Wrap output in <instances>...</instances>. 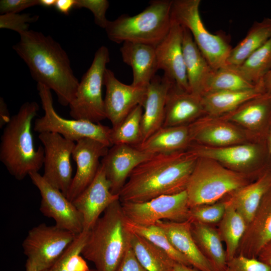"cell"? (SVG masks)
<instances>
[{
  "label": "cell",
  "instance_id": "obj_10",
  "mask_svg": "<svg viewBox=\"0 0 271 271\" xmlns=\"http://www.w3.org/2000/svg\"><path fill=\"white\" fill-rule=\"evenodd\" d=\"M126 218L144 226L159 221L183 222L189 220L190 207L186 191L162 195L142 202H121Z\"/></svg>",
  "mask_w": 271,
  "mask_h": 271
},
{
  "label": "cell",
  "instance_id": "obj_43",
  "mask_svg": "<svg viewBox=\"0 0 271 271\" xmlns=\"http://www.w3.org/2000/svg\"><path fill=\"white\" fill-rule=\"evenodd\" d=\"M225 271H271V268L257 258L238 254L227 261Z\"/></svg>",
  "mask_w": 271,
  "mask_h": 271
},
{
  "label": "cell",
  "instance_id": "obj_28",
  "mask_svg": "<svg viewBox=\"0 0 271 271\" xmlns=\"http://www.w3.org/2000/svg\"><path fill=\"white\" fill-rule=\"evenodd\" d=\"M190 140L189 127L162 126L134 147L151 155L171 153L185 148Z\"/></svg>",
  "mask_w": 271,
  "mask_h": 271
},
{
  "label": "cell",
  "instance_id": "obj_34",
  "mask_svg": "<svg viewBox=\"0 0 271 271\" xmlns=\"http://www.w3.org/2000/svg\"><path fill=\"white\" fill-rule=\"evenodd\" d=\"M191 140L211 145L225 147L242 140L241 134L234 128L218 124L203 126L196 123L189 127Z\"/></svg>",
  "mask_w": 271,
  "mask_h": 271
},
{
  "label": "cell",
  "instance_id": "obj_27",
  "mask_svg": "<svg viewBox=\"0 0 271 271\" xmlns=\"http://www.w3.org/2000/svg\"><path fill=\"white\" fill-rule=\"evenodd\" d=\"M191 231L199 250L215 271H225L227 263L226 252L217 228L213 225L191 221Z\"/></svg>",
  "mask_w": 271,
  "mask_h": 271
},
{
  "label": "cell",
  "instance_id": "obj_42",
  "mask_svg": "<svg viewBox=\"0 0 271 271\" xmlns=\"http://www.w3.org/2000/svg\"><path fill=\"white\" fill-rule=\"evenodd\" d=\"M109 2L107 0H75V8L89 10L94 16V23L104 29L109 22L106 17Z\"/></svg>",
  "mask_w": 271,
  "mask_h": 271
},
{
  "label": "cell",
  "instance_id": "obj_48",
  "mask_svg": "<svg viewBox=\"0 0 271 271\" xmlns=\"http://www.w3.org/2000/svg\"><path fill=\"white\" fill-rule=\"evenodd\" d=\"M10 115L6 103L3 98L0 99V126H5L10 120Z\"/></svg>",
  "mask_w": 271,
  "mask_h": 271
},
{
  "label": "cell",
  "instance_id": "obj_25",
  "mask_svg": "<svg viewBox=\"0 0 271 271\" xmlns=\"http://www.w3.org/2000/svg\"><path fill=\"white\" fill-rule=\"evenodd\" d=\"M271 189V174L266 173L255 181L247 184L230 194L226 203L250 222L263 198Z\"/></svg>",
  "mask_w": 271,
  "mask_h": 271
},
{
  "label": "cell",
  "instance_id": "obj_26",
  "mask_svg": "<svg viewBox=\"0 0 271 271\" xmlns=\"http://www.w3.org/2000/svg\"><path fill=\"white\" fill-rule=\"evenodd\" d=\"M189 151L198 157L222 163L236 169L251 165L258 159L259 150L252 145H239L216 148L194 146Z\"/></svg>",
  "mask_w": 271,
  "mask_h": 271
},
{
  "label": "cell",
  "instance_id": "obj_54",
  "mask_svg": "<svg viewBox=\"0 0 271 271\" xmlns=\"http://www.w3.org/2000/svg\"><path fill=\"white\" fill-rule=\"evenodd\" d=\"M88 271H96V270L95 269H89V270H88Z\"/></svg>",
  "mask_w": 271,
  "mask_h": 271
},
{
  "label": "cell",
  "instance_id": "obj_39",
  "mask_svg": "<svg viewBox=\"0 0 271 271\" xmlns=\"http://www.w3.org/2000/svg\"><path fill=\"white\" fill-rule=\"evenodd\" d=\"M226 208L225 200L190 208L189 220L213 225L222 219Z\"/></svg>",
  "mask_w": 271,
  "mask_h": 271
},
{
  "label": "cell",
  "instance_id": "obj_18",
  "mask_svg": "<svg viewBox=\"0 0 271 271\" xmlns=\"http://www.w3.org/2000/svg\"><path fill=\"white\" fill-rule=\"evenodd\" d=\"M152 155L128 145H114L109 147L101 164L111 192L118 195L133 170Z\"/></svg>",
  "mask_w": 271,
  "mask_h": 271
},
{
  "label": "cell",
  "instance_id": "obj_20",
  "mask_svg": "<svg viewBox=\"0 0 271 271\" xmlns=\"http://www.w3.org/2000/svg\"><path fill=\"white\" fill-rule=\"evenodd\" d=\"M173 83L164 75H156L147 86L143 106L142 142L163 126L167 95Z\"/></svg>",
  "mask_w": 271,
  "mask_h": 271
},
{
  "label": "cell",
  "instance_id": "obj_7",
  "mask_svg": "<svg viewBox=\"0 0 271 271\" xmlns=\"http://www.w3.org/2000/svg\"><path fill=\"white\" fill-rule=\"evenodd\" d=\"M200 0H173L171 20L191 34L195 43L210 65L216 70L226 65L232 49L221 35L210 33L199 12Z\"/></svg>",
  "mask_w": 271,
  "mask_h": 271
},
{
  "label": "cell",
  "instance_id": "obj_38",
  "mask_svg": "<svg viewBox=\"0 0 271 271\" xmlns=\"http://www.w3.org/2000/svg\"><path fill=\"white\" fill-rule=\"evenodd\" d=\"M125 225L131 233L143 237L163 249L175 262L191 266L188 260L174 247L165 232L158 226L141 225L134 223L127 218Z\"/></svg>",
  "mask_w": 271,
  "mask_h": 271
},
{
  "label": "cell",
  "instance_id": "obj_44",
  "mask_svg": "<svg viewBox=\"0 0 271 271\" xmlns=\"http://www.w3.org/2000/svg\"><path fill=\"white\" fill-rule=\"evenodd\" d=\"M40 6V0H1V15L18 13L21 11L36 6Z\"/></svg>",
  "mask_w": 271,
  "mask_h": 271
},
{
  "label": "cell",
  "instance_id": "obj_46",
  "mask_svg": "<svg viewBox=\"0 0 271 271\" xmlns=\"http://www.w3.org/2000/svg\"><path fill=\"white\" fill-rule=\"evenodd\" d=\"M75 5V0H56L55 7L60 13L68 15Z\"/></svg>",
  "mask_w": 271,
  "mask_h": 271
},
{
  "label": "cell",
  "instance_id": "obj_6",
  "mask_svg": "<svg viewBox=\"0 0 271 271\" xmlns=\"http://www.w3.org/2000/svg\"><path fill=\"white\" fill-rule=\"evenodd\" d=\"M247 184L242 174L214 160L198 157L185 190L189 206L216 202Z\"/></svg>",
  "mask_w": 271,
  "mask_h": 271
},
{
  "label": "cell",
  "instance_id": "obj_37",
  "mask_svg": "<svg viewBox=\"0 0 271 271\" xmlns=\"http://www.w3.org/2000/svg\"><path fill=\"white\" fill-rule=\"evenodd\" d=\"M258 84L246 79L235 67L226 65L214 70L205 93L213 91L248 90L255 88Z\"/></svg>",
  "mask_w": 271,
  "mask_h": 271
},
{
  "label": "cell",
  "instance_id": "obj_11",
  "mask_svg": "<svg viewBox=\"0 0 271 271\" xmlns=\"http://www.w3.org/2000/svg\"><path fill=\"white\" fill-rule=\"evenodd\" d=\"M77 235L56 225L40 224L29 231L22 243L24 253L39 268L48 269Z\"/></svg>",
  "mask_w": 271,
  "mask_h": 271
},
{
  "label": "cell",
  "instance_id": "obj_12",
  "mask_svg": "<svg viewBox=\"0 0 271 271\" xmlns=\"http://www.w3.org/2000/svg\"><path fill=\"white\" fill-rule=\"evenodd\" d=\"M44 150L43 177L66 196L73 179L71 163L75 142L54 132L39 134Z\"/></svg>",
  "mask_w": 271,
  "mask_h": 271
},
{
  "label": "cell",
  "instance_id": "obj_14",
  "mask_svg": "<svg viewBox=\"0 0 271 271\" xmlns=\"http://www.w3.org/2000/svg\"><path fill=\"white\" fill-rule=\"evenodd\" d=\"M105 87L104 98L106 117L116 126L137 106H143L147 88L127 85L118 80L114 73L106 68L103 78Z\"/></svg>",
  "mask_w": 271,
  "mask_h": 271
},
{
  "label": "cell",
  "instance_id": "obj_1",
  "mask_svg": "<svg viewBox=\"0 0 271 271\" xmlns=\"http://www.w3.org/2000/svg\"><path fill=\"white\" fill-rule=\"evenodd\" d=\"M20 36L13 48L28 66L33 79L53 90L61 105L69 106L79 82L66 52L51 36L41 32L29 30Z\"/></svg>",
  "mask_w": 271,
  "mask_h": 271
},
{
  "label": "cell",
  "instance_id": "obj_36",
  "mask_svg": "<svg viewBox=\"0 0 271 271\" xmlns=\"http://www.w3.org/2000/svg\"><path fill=\"white\" fill-rule=\"evenodd\" d=\"M235 67L248 81L255 84L260 83L271 69V37Z\"/></svg>",
  "mask_w": 271,
  "mask_h": 271
},
{
  "label": "cell",
  "instance_id": "obj_31",
  "mask_svg": "<svg viewBox=\"0 0 271 271\" xmlns=\"http://www.w3.org/2000/svg\"><path fill=\"white\" fill-rule=\"evenodd\" d=\"M226 203L225 213L218 223L217 229L222 242L225 243L228 261L236 255L247 224L231 205L226 202Z\"/></svg>",
  "mask_w": 271,
  "mask_h": 271
},
{
  "label": "cell",
  "instance_id": "obj_17",
  "mask_svg": "<svg viewBox=\"0 0 271 271\" xmlns=\"http://www.w3.org/2000/svg\"><path fill=\"white\" fill-rule=\"evenodd\" d=\"M183 28L172 21L171 28L164 39L155 47L158 70L180 88L190 91L183 50Z\"/></svg>",
  "mask_w": 271,
  "mask_h": 271
},
{
  "label": "cell",
  "instance_id": "obj_24",
  "mask_svg": "<svg viewBox=\"0 0 271 271\" xmlns=\"http://www.w3.org/2000/svg\"><path fill=\"white\" fill-rule=\"evenodd\" d=\"M183 28V50L190 91L202 97L206 92L214 69L198 48L189 31Z\"/></svg>",
  "mask_w": 271,
  "mask_h": 271
},
{
  "label": "cell",
  "instance_id": "obj_16",
  "mask_svg": "<svg viewBox=\"0 0 271 271\" xmlns=\"http://www.w3.org/2000/svg\"><path fill=\"white\" fill-rule=\"evenodd\" d=\"M109 147L97 141L85 138L75 143L72 158L76 171L66 197L73 201L93 181L107 154Z\"/></svg>",
  "mask_w": 271,
  "mask_h": 271
},
{
  "label": "cell",
  "instance_id": "obj_45",
  "mask_svg": "<svg viewBox=\"0 0 271 271\" xmlns=\"http://www.w3.org/2000/svg\"><path fill=\"white\" fill-rule=\"evenodd\" d=\"M116 271H147L137 258L131 245Z\"/></svg>",
  "mask_w": 271,
  "mask_h": 271
},
{
  "label": "cell",
  "instance_id": "obj_30",
  "mask_svg": "<svg viewBox=\"0 0 271 271\" xmlns=\"http://www.w3.org/2000/svg\"><path fill=\"white\" fill-rule=\"evenodd\" d=\"M271 37V18L254 22L246 36L232 48L226 65L237 67Z\"/></svg>",
  "mask_w": 271,
  "mask_h": 271
},
{
  "label": "cell",
  "instance_id": "obj_5",
  "mask_svg": "<svg viewBox=\"0 0 271 271\" xmlns=\"http://www.w3.org/2000/svg\"><path fill=\"white\" fill-rule=\"evenodd\" d=\"M172 2L152 1L144 11L135 16L122 15L109 21L105 29L107 37L117 44L133 42L156 47L171 28Z\"/></svg>",
  "mask_w": 271,
  "mask_h": 271
},
{
  "label": "cell",
  "instance_id": "obj_3",
  "mask_svg": "<svg viewBox=\"0 0 271 271\" xmlns=\"http://www.w3.org/2000/svg\"><path fill=\"white\" fill-rule=\"evenodd\" d=\"M39 106L35 101H27L11 116L1 138L0 161L9 173L22 180L43 166L44 150L35 149L32 132L33 121Z\"/></svg>",
  "mask_w": 271,
  "mask_h": 271
},
{
  "label": "cell",
  "instance_id": "obj_23",
  "mask_svg": "<svg viewBox=\"0 0 271 271\" xmlns=\"http://www.w3.org/2000/svg\"><path fill=\"white\" fill-rule=\"evenodd\" d=\"M206 112L201 97L184 90L173 83L168 91L163 126L184 125Z\"/></svg>",
  "mask_w": 271,
  "mask_h": 271
},
{
  "label": "cell",
  "instance_id": "obj_2",
  "mask_svg": "<svg viewBox=\"0 0 271 271\" xmlns=\"http://www.w3.org/2000/svg\"><path fill=\"white\" fill-rule=\"evenodd\" d=\"M197 157L181 151L157 154L137 167L118 193L121 202H142L186 190Z\"/></svg>",
  "mask_w": 271,
  "mask_h": 271
},
{
  "label": "cell",
  "instance_id": "obj_32",
  "mask_svg": "<svg viewBox=\"0 0 271 271\" xmlns=\"http://www.w3.org/2000/svg\"><path fill=\"white\" fill-rule=\"evenodd\" d=\"M130 244L138 260L147 271L172 270L175 261L163 249L133 233Z\"/></svg>",
  "mask_w": 271,
  "mask_h": 271
},
{
  "label": "cell",
  "instance_id": "obj_35",
  "mask_svg": "<svg viewBox=\"0 0 271 271\" xmlns=\"http://www.w3.org/2000/svg\"><path fill=\"white\" fill-rule=\"evenodd\" d=\"M143 107L137 106L114 127H111V145L124 144L136 146L142 142Z\"/></svg>",
  "mask_w": 271,
  "mask_h": 271
},
{
  "label": "cell",
  "instance_id": "obj_4",
  "mask_svg": "<svg viewBox=\"0 0 271 271\" xmlns=\"http://www.w3.org/2000/svg\"><path fill=\"white\" fill-rule=\"evenodd\" d=\"M119 200L111 204L89 231L81 255L96 271H116L131 245L132 233Z\"/></svg>",
  "mask_w": 271,
  "mask_h": 271
},
{
  "label": "cell",
  "instance_id": "obj_49",
  "mask_svg": "<svg viewBox=\"0 0 271 271\" xmlns=\"http://www.w3.org/2000/svg\"><path fill=\"white\" fill-rule=\"evenodd\" d=\"M262 85L265 93L271 92V69L263 78Z\"/></svg>",
  "mask_w": 271,
  "mask_h": 271
},
{
  "label": "cell",
  "instance_id": "obj_13",
  "mask_svg": "<svg viewBox=\"0 0 271 271\" xmlns=\"http://www.w3.org/2000/svg\"><path fill=\"white\" fill-rule=\"evenodd\" d=\"M39 191L40 210L45 216L52 218L57 226L76 234L83 230L81 216L73 203L59 189L52 185L39 172L29 175Z\"/></svg>",
  "mask_w": 271,
  "mask_h": 271
},
{
  "label": "cell",
  "instance_id": "obj_55",
  "mask_svg": "<svg viewBox=\"0 0 271 271\" xmlns=\"http://www.w3.org/2000/svg\"><path fill=\"white\" fill-rule=\"evenodd\" d=\"M269 93H271V92H269Z\"/></svg>",
  "mask_w": 271,
  "mask_h": 271
},
{
  "label": "cell",
  "instance_id": "obj_22",
  "mask_svg": "<svg viewBox=\"0 0 271 271\" xmlns=\"http://www.w3.org/2000/svg\"><path fill=\"white\" fill-rule=\"evenodd\" d=\"M124 63L132 70L131 85L146 88L158 70L155 47L138 43L124 42L120 48Z\"/></svg>",
  "mask_w": 271,
  "mask_h": 271
},
{
  "label": "cell",
  "instance_id": "obj_21",
  "mask_svg": "<svg viewBox=\"0 0 271 271\" xmlns=\"http://www.w3.org/2000/svg\"><path fill=\"white\" fill-rule=\"evenodd\" d=\"M166 233L174 247L181 253L190 265L199 271H215L196 244L191 231V221H158L156 224Z\"/></svg>",
  "mask_w": 271,
  "mask_h": 271
},
{
  "label": "cell",
  "instance_id": "obj_9",
  "mask_svg": "<svg viewBox=\"0 0 271 271\" xmlns=\"http://www.w3.org/2000/svg\"><path fill=\"white\" fill-rule=\"evenodd\" d=\"M37 90L44 114L35 120L33 127L35 131L39 133H58L75 143L83 139H91L109 147L111 146V127L100 123L62 117L54 109L51 90L40 83H37Z\"/></svg>",
  "mask_w": 271,
  "mask_h": 271
},
{
  "label": "cell",
  "instance_id": "obj_33",
  "mask_svg": "<svg viewBox=\"0 0 271 271\" xmlns=\"http://www.w3.org/2000/svg\"><path fill=\"white\" fill-rule=\"evenodd\" d=\"M270 115L271 93H265L233 111L230 119L248 127L256 128Z\"/></svg>",
  "mask_w": 271,
  "mask_h": 271
},
{
  "label": "cell",
  "instance_id": "obj_52",
  "mask_svg": "<svg viewBox=\"0 0 271 271\" xmlns=\"http://www.w3.org/2000/svg\"><path fill=\"white\" fill-rule=\"evenodd\" d=\"M56 0H40V6L50 8L55 7Z\"/></svg>",
  "mask_w": 271,
  "mask_h": 271
},
{
  "label": "cell",
  "instance_id": "obj_47",
  "mask_svg": "<svg viewBox=\"0 0 271 271\" xmlns=\"http://www.w3.org/2000/svg\"><path fill=\"white\" fill-rule=\"evenodd\" d=\"M257 258L271 268V241L262 248Z\"/></svg>",
  "mask_w": 271,
  "mask_h": 271
},
{
  "label": "cell",
  "instance_id": "obj_29",
  "mask_svg": "<svg viewBox=\"0 0 271 271\" xmlns=\"http://www.w3.org/2000/svg\"><path fill=\"white\" fill-rule=\"evenodd\" d=\"M265 93L260 82L255 88L248 90L207 92L201 99L206 112L219 115L231 112L246 102Z\"/></svg>",
  "mask_w": 271,
  "mask_h": 271
},
{
  "label": "cell",
  "instance_id": "obj_8",
  "mask_svg": "<svg viewBox=\"0 0 271 271\" xmlns=\"http://www.w3.org/2000/svg\"><path fill=\"white\" fill-rule=\"evenodd\" d=\"M109 61L108 48L101 46L96 51L90 66L82 76L75 98L69 105V113L73 119L100 123L106 118L102 87L106 65Z\"/></svg>",
  "mask_w": 271,
  "mask_h": 271
},
{
  "label": "cell",
  "instance_id": "obj_51",
  "mask_svg": "<svg viewBox=\"0 0 271 271\" xmlns=\"http://www.w3.org/2000/svg\"><path fill=\"white\" fill-rule=\"evenodd\" d=\"M26 271H49V269L41 270L32 260L27 259L26 262Z\"/></svg>",
  "mask_w": 271,
  "mask_h": 271
},
{
  "label": "cell",
  "instance_id": "obj_15",
  "mask_svg": "<svg viewBox=\"0 0 271 271\" xmlns=\"http://www.w3.org/2000/svg\"><path fill=\"white\" fill-rule=\"evenodd\" d=\"M119 200L112 193L101 164L91 183L72 201L80 213L84 231H90L105 210Z\"/></svg>",
  "mask_w": 271,
  "mask_h": 271
},
{
  "label": "cell",
  "instance_id": "obj_40",
  "mask_svg": "<svg viewBox=\"0 0 271 271\" xmlns=\"http://www.w3.org/2000/svg\"><path fill=\"white\" fill-rule=\"evenodd\" d=\"M89 233V231L83 230L78 234L49 271H72L73 260L76 255L81 254Z\"/></svg>",
  "mask_w": 271,
  "mask_h": 271
},
{
  "label": "cell",
  "instance_id": "obj_50",
  "mask_svg": "<svg viewBox=\"0 0 271 271\" xmlns=\"http://www.w3.org/2000/svg\"><path fill=\"white\" fill-rule=\"evenodd\" d=\"M172 271H199L197 269L184 264L175 262Z\"/></svg>",
  "mask_w": 271,
  "mask_h": 271
},
{
  "label": "cell",
  "instance_id": "obj_19",
  "mask_svg": "<svg viewBox=\"0 0 271 271\" xmlns=\"http://www.w3.org/2000/svg\"><path fill=\"white\" fill-rule=\"evenodd\" d=\"M271 241V189L247 224L236 255L257 258L262 249Z\"/></svg>",
  "mask_w": 271,
  "mask_h": 271
},
{
  "label": "cell",
  "instance_id": "obj_41",
  "mask_svg": "<svg viewBox=\"0 0 271 271\" xmlns=\"http://www.w3.org/2000/svg\"><path fill=\"white\" fill-rule=\"evenodd\" d=\"M37 15L19 13L6 14L0 15V28L14 31L19 35L29 30L30 23L37 22L39 19Z\"/></svg>",
  "mask_w": 271,
  "mask_h": 271
},
{
  "label": "cell",
  "instance_id": "obj_53",
  "mask_svg": "<svg viewBox=\"0 0 271 271\" xmlns=\"http://www.w3.org/2000/svg\"><path fill=\"white\" fill-rule=\"evenodd\" d=\"M269 145L270 152L271 153V131H270V132L269 134Z\"/></svg>",
  "mask_w": 271,
  "mask_h": 271
}]
</instances>
